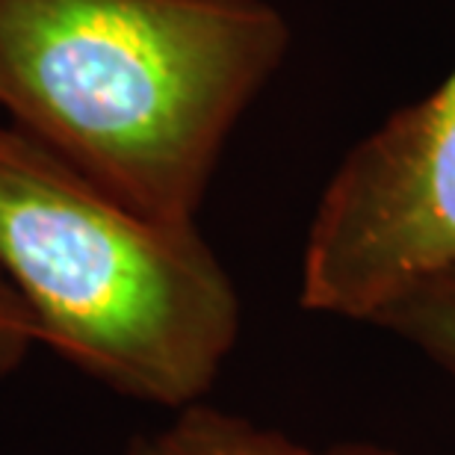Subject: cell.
<instances>
[{"mask_svg": "<svg viewBox=\"0 0 455 455\" xmlns=\"http://www.w3.org/2000/svg\"><path fill=\"white\" fill-rule=\"evenodd\" d=\"M287 51L267 0H0V113L131 211L196 225Z\"/></svg>", "mask_w": 455, "mask_h": 455, "instance_id": "obj_1", "label": "cell"}, {"mask_svg": "<svg viewBox=\"0 0 455 455\" xmlns=\"http://www.w3.org/2000/svg\"><path fill=\"white\" fill-rule=\"evenodd\" d=\"M0 275L42 346L148 405L202 403L240 340V296L198 225L131 211L12 124H0Z\"/></svg>", "mask_w": 455, "mask_h": 455, "instance_id": "obj_2", "label": "cell"}, {"mask_svg": "<svg viewBox=\"0 0 455 455\" xmlns=\"http://www.w3.org/2000/svg\"><path fill=\"white\" fill-rule=\"evenodd\" d=\"M455 269V68L340 160L302 254V305L372 323L417 281Z\"/></svg>", "mask_w": 455, "mask_h": 455, "instance_id": "obj_3", "label": "cell"}, {"mask_svg": "<svg viewBox=\"0 0 455 455\" xmlns=\"http://www.w3.org/2000/svg\"><path fill=\"white\" fill-rule=\"evenodd\" d=\"M124 455H387L367 447L314 450L293 438L220 411L213 405L193 403L178 408L175 420L151 435L131 441Z\"/></svg>", "mask_w": 455, "mask_h": 455, "instance_id": "obj_4", "label": "cell"}, {"mask_svg": "<svg viewBox=\"0 0 455 455\" xmlns=\"http://www.w3.org/2000/svg\"><path fill=\"white\" fill-rule=\"evenodd\" d=\"M372 323L420 346L455 372V269L417 281Z\"/></svg>", "mask_w": 455, "mask_h": 455, "instance_id": "obj_5", "label": "cell"}, {"mask_svg": "<svg viewBox=\"0 0 455 455\" xmlns=\"http://www.w3.org/2000/svg\"><path fill=\"white\" fill-rule=\"evenodd\" d=\"M36 346H42L39 325L12 284L0 275V385L24 367Z\"/></svg>", "mask_w": 455, "mask_h": 455, "instance_id": "obj_6", "label": "cell"}]
</instances>
